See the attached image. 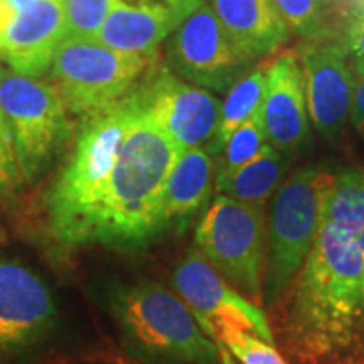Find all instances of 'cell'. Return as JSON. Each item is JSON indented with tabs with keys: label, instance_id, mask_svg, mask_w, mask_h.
I'll list each match as a JSON object with an SVG mask.
<instances>
[{
	"label": "cell",
	"instance_id": "obj_9",
	"mask_svg": "<svg viewBox=\"0 0 364 364\" xmlns=\"http://www.w3.org/2000/svg\"><path fill=\"white\" fill-rule=\"evenodd\" d=\"M132 95L181 150L203 147L215 139L223 102L169 68H152Z\"/></svg>",
	"mask_w": 364,
	"mask_h": 364
},
{
	"label": "cell",
	"instance_id": "obj_11",
	"mask_svg": "<svg viewBox=\"0 0 364 364\" xmlns=\"http://www.w3.org/2000/svg\"><path fill=\"white\" fill-rule=\"evenodd\" d=\"M312 129L336 142L348 125L358 78L339 39L302 43L297 48Z\"/></svg>",
	"mask_w": 364,
	"mask_h": 364
},
{
	"label": "cell",
	"instance_id": "obj_10",
	"mask_svg": "<svg viewBox=\"0 0 364 364\" xmlns=\"http://www.w3.org/2000/svg\"><path fill=\"white\" fill-rule=\"evenodd\" d=\"M172 280L209 338L221 329H240L275 344L262 309L228 284L196 248L179 262Z\"/></svg>",
	"mask_w": 364,
	"mask_h": 364
},
{
	"label": "cell",
	"instance_id": "obj_26",
	"mask_svg": "<svg viewBox=\"0 0 364 364\" xmlns=\"http://www.w3.org/2000/svg\"><path fill=\"white\" fill-rule=\"evenodd\" d=\"M351 125L356 130L359 139L364 144V80H358L356 93H354L353 113H351Z\"/></svg>",
	"mask_w": 364,
	"mask_h": 364
},
{
	"label": "cell",
	"instance_id": "obj_15",
	"mask_svg": "<svg viewBox=\"0 0 364 364\" xmlns=\"http://www.w3.org/2000/svg\"><path fill=\"white\" fill-rule=\"evenodd\" d=\"M208 4L235 43L258 61L270 58L292 36L273 0H208Z\"/></svg>",
	"mask_w": 364,
	"mask_h": 364
},
{
	"label": "cell",
	"instance_id": "obj_1",
	"mask_svg": "<svg viewBox=\"0 0 364 364\" xmlns=\"http://www.w3.org/2000/svg\"><path fill=\"white\" fill-rule=\"evenodd\" d=\"M179 154L134 95L86 122L46 201L51 238L65 250L145 247L164 231V191Z\"/></svg>",
	"mask_w": 364,
	"mask_h": 364
},
{
	"label": "cell",
	"instance_id": "obj_21",
	"mask_svg": "<svg viewBox=\"0 0 364 364\" xmlns=\"http://www.w3.org/2000/svg\"><path fill=\"white\" fill-rule=\"evenodd\" d=\"M258 113L253 118H250L248 122H245L243 125L238 127L228 139V142L220 154L221 162L216 169V179L233 174L235 171H238L245 164L253 161L268 145L265 130H263Z\"/></svg>",
	"mask_w": 364,
	"mask_h": 364
},
{
	"label": "cell",
	"instance_id": "obj_4",
	"mask_svg": "<svg viewBox=\"0 0 364 364\" xmlns=\"http://www.w3.org/2000/svg\"><path fill=\"white\" fill-rule=\"evenodd\" d=\"M336 171L307 164L280 186L267 211V267L263 302L273 306L294 284L324 220V206Z\"/></svg>",
	"mask_w": 364,
	"mask_h": 364
},
{
	"label": "cell",
	"instance_id": "obj_3",
	"mask_svg": "<svg viewBox=\"0 0 364 364\" xmlns=\"http://www.w3.org/2000/svg\"><path fill=\"white\" fill-rule=\"evenodd\" d=\"M112 312L130 353L149 364H218L223 351L188 304L166 287L142 282L113 295Z\"/></svg>",
	"mask_w": 364,
	"mask_h": 364
},
{
	"label": "cell",
	"instance_id": "obj_22",
	"mask_svg": "<svg viewBox=\"0 0 364 364\" xmlns=\"http://www.w3.org/2000/svg\"><path fill=\"white\" fill-rule=\"evenodd\" d=\"M221 351L228 349L241 364H287L275 349V344L267 343L250 332L240 329H221L211 336Z\"/></svg>",
	"mask_w": 364,
	"mask_h": 364
},
{
	"label": "cell",
	"instance_id": "obj_27",
	"mask_svg": "<svg viewBox=\"0 0 364 364\" xmlns=\"http://www.w3.org/2000/svg\"><path fill=\"white\" fill-rule=\"evenodd\" d=\"M34 2H38V0H0V4H2L6 9H9L14 16L19 14L21 11H24V9H27L29 6H33Z\"/></svg>",
	"mask_w": 364,
	"mask_h": 364
},
{
	"label": "cell",
	"instance_id": "obj_7",
	"mask_svg": "<svg viewBox=\"0 0 364 364\" xmlns=\"http://www.w3.org/2000/svg\"><path fill=\"white\" fill-rule=\"evenodd\" d=\"M0 107L11 125L24 181H33L65 144L68 110L51 83L0 68Z\"/></svg>",
	"mask_w": 364,
	"mask_h": 364
},
{
	"label": "cell",
	"instance_id": "obj_14",
	"mask_svg": "<svg viewBox=\"0 0 364 364\" xmlns=\"http://www.w3.org/2000/svg\"><path fill=\"white\" fill-rule=\"evenodd\" d=\"M56 306L48 285L17 262L0 260V344L27 346L51 329Z\"/></svg>",
	"mask_w": 364,
	"mask_h": 364
},
{
	"label": "cell",
	"instance_id": "obj_24",
	"mask_svg": "<svg viewBox=\"0 0 364 364\" xmlns=\"http://www.w3.org/2000/svg\"><path fill=\"white\" fill-rule=\"evenodd\" d=\"M339 41L348 54L356 78L364 80V0L354 4L346 14L339 31Z\"/></svg>",
	"mask_w": 364,
	"mask_h": 364
},
{
	"label": "cell",
	"instance_id": "obj_18",
	"mask_svg": "<svg viewBox=\"0 0 364 364\" xmlns=\"http://www.w3.org/2000/svg\"><path fill=\"white\" fill-rule=\"evenodd\" d=\"M268 70L270 59H263L247 76L228 90L226 100L221 105L215 139L208 145L213 156H220L231 134L260 112L268 83Z\"/></svg>",
	"mask_w": 364,
	"mask_h": 364
},
{
	"label": "cell",
	"instance_id": "obj_25",
	"mask_svg": "<svg viewBox=\"0 0 364 364\" xmlns=\"http://www.w3.org/2000/svg\"><path fill=\"white\" fill-rule=\"evenodd\" d=\"M22 181L11 125L0 107V198L11 196Z\"/></svg>",
	"mask_w": 364,
	"mask_h": 364
},
{
	"label": "cell",
	"instance_id": "obj_12",
	"mask_svg": "<svg viewBox=\"0 0 364 364\" xmlns=\"http://www.w3.org/2000/svg\"><path fill=\"white\" fill-rule=\"evenodd\" d=\"M258 115L268 144L285 157L294 159L309 149L312 124L302 68L295 51H285L270 61L265 97Z\"/></svg>",
	"mask_w": 364,
	"mask_h": 364
},
{
	"label": "cell",
	"instance_id": "obj_5",
	"mask_svg": "<svg viewBox=\"0 0 364 364\" xmlns=\"http://www.w3.org/2000/svg\"><path fill=\"white\" fill-rule=\"evenodd\" d=\"M156 58L66 36L53 59V86L66 110L86 122L115 110L156 66Z\"/></svg>",
	"mask_w": 364,
	"mask_h": 364
},
{
	"label": "cell",
	"instance_id": "obj_6",
	"mask_svg": "<svg viewBox=\"0 0 364 364\" xmlns=\"http://www.w3.org/2000/svg\"><path fill=\"white\" fill-rule=\"evenodd\" d=\"M194 248L241 295L263 302L267 208L218 194L196 228Z\"/></svg>",
	"mask_w": 364,
	"mask_h": 364
},
{
	"label": "cell",
	"instance_id": "obj_19",
	"mask_svg": "<svg viewBox=\"0 0 364 364\" xmlns=\"http://www.w3.org/2000/svg\"><path fill=\"white\" fill-rule=\"evenodd\" d=\"M322 221L346 233L364 230V169L336 171Z\"/></svg>",
	"mask_w": 364,
	"mask_h": 364
},
{
	"label": "cell",
	"instance_id": "obj_20",
	"mask_svg": "<svg viewBox=\"0 0 364 364\" xmlns=\"http://www.w3.org/2000/svg\"><path fill=\"white\" fill-rule=\"evenodd\" d=\"M287 27L302 43L339 39L332 26L331 0H273Z\"/></svg>",
	"mask_w": 364,
	"mask_h": 364
},
{
	"label": "cell",
	"instance_id": "obj_17",
	"mask_svg": "<svg viewBox=\"0 0 364 364\" xmlns=\"http://www.w3.org/2000/svg\"><path fill=\"white\" fill-rule=\"evenodd\" d=\"M289 169L290 159L268 144L253 161L245 164L233 174L216 179L215 189L218 194L240 203L267 208L268 201H272L289 177Z\"/></svg>",
	"mask_w": 364,
	"mask_h": 364
},
{
	"label": "cell",
	"instance_id": "obj_2",
	"mask_svg": "<svg viewBox=\"0 0 364 364\" xmlns=\"http://www.w3.org/2000/svg\"><path fill=\"white\" fill-rule=\"evenodd\" d=\"M284 336L297 364H332L364 351V255L322 221L294 282Z\"/></svg>",
	"mask_w": 364,
	"mask_h": 364
},
{
	"label": "cell",
	"instance_id": "obj_16",
	"mask_svg": "<svg viewBox=\"0 0 364 364\" xmlns=\"http://www.w3.org/2000/svg\"><path fill=\"white\" fill-rule=\"evenodd\" d=\"M216 182L213 154L204 147L181 150L172 167L162 201L164 230H182L211 198Z\"/></svg>",
	"mask_w": 364,
	"mask_h": 364
},
{
	"label": "cell",
	"instance_id": "obj_13",
	"mask_svg": "<svg viewBox=\"0 0 364 364\" xmlns=\"http://www.w3.org/2000/svg\"><path fill=\"white\" fill-rule=\"evenodd\" d=\"M66 36L65 0H38L9 22L0 41V58L17 75L39 78L51 68Z\"/></svg>",
	"mask_w": 364,
	"mask_h": 364
},
{
	"label": "cell",
	"instance_id": "obj_23",
	"mask_svg": "<svg viewBox=\"0 0 364 364\" xmlns=\"http://www.w3.org/2000/svg\"><path fill=\"white\" fill-rule=\"evenodd\" d=\"M68 36L97 39L113 0H65Z\"/></svg>",
	"mask_w": 364,
	"mask_h": 364
},
{
	"label": "cell",
	"instance_id": "obj_28",
	"mask_svg": "<svg viewBox=\"0 0 364 364\" xmlns=\"http://www.w3.org/2000/svg\"><path fill=\"white\" fill-rule=\"evenodd\" d=\"M12 17H14V14L9 11V9L4 7L2 4H0V41H2V36H4V33H6L9 22L12 21Z\"/></svg>",
	"mask_w": 364,
	"mask_h": 364
},
{
	"label": "cell",
	"instance_id": "obj_8",
	"mask_svg": "<svg viewBox=\"0 0 364 364\" xmlns=\"http://www.w3.org/2000/svg\"><path fill=\"white\" fill-rule=\"evenodd\" d=\"M166 58L179 78L216 93H228L260 63L226 33L208 0L166 39Z\"/></svg>",
	"mask_w": 364,
	"mask_h": 364
}]
</instances>
